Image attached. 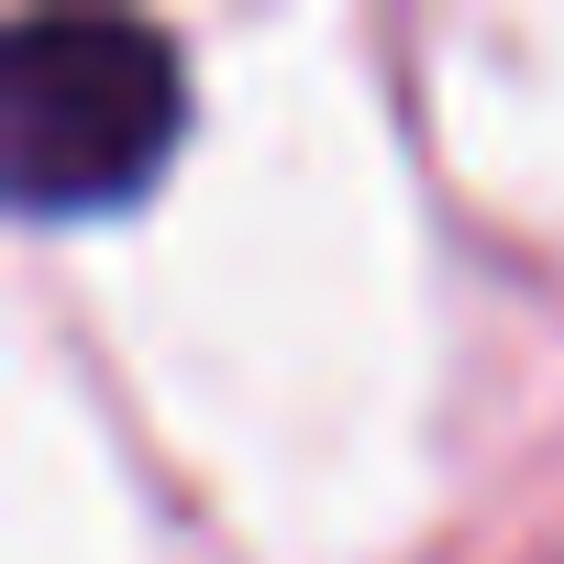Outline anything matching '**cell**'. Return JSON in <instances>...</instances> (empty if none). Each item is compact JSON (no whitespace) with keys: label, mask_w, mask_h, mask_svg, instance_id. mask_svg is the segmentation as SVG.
Wrapping results in <instances>:
<instances>
[{"label":"cell","mask_w":564,"mask_h":564,"mask_svg":"<svg viewBox=\"0 0 564 564\" xmlns=\"http://www.w3.org/2000/svg\"><path fill=\"white\" fill-rule=\"evenodd\" d=\"M188 122V78L166 34L111 12H45L0 45V166L23 210H111L133 199Z\"/></svg>","instance_id":"1"}]
</instances>
